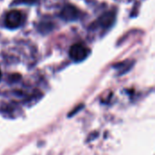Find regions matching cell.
<instances>
[{"label": "cell", "instance_id": "1", "mask_svg": "<svg viewBox=\"0 0 155 155\" xmlns=\"http://www.w3.org/2000/svg\"><path fill=\"white\" fill-rule=\"evenodd\" d=\"M89 54V49L82 44H74L71 46L69 51L70 57L75 62H81L84 60Z\"/></svg>", "mask_w": 155, "mask_h": 155}, {"label": "cell", "instance_id": "2", "mask_svg": "<svg viewBox=\"0 0 155 155\" xmlns=\"http://www.w3.org/2000/svg\"><path fill=\"white\" fill-rule=\"evenodd\" d=\"M23 23V15L18 10H11L5 16V25L8 28L14 29L19 27Z\"/></svg>", "mask_w": 155, "mask_h": 155}, {"label": "cell", "instance_id": "3", "mask_svg": "<svg viewBox=\"0 0 155 155\" xmlns=\"http://www.w3.org/2000/svg\"><path fill=\"white\" fill-rule=\"evenodd\" d=\"M61 18L65 21L72 22L77 20L81 16V12L73 5H66L60 13Z\"/></svg>", "mask_w": 155, "mask_h": 155}, {"label": "cell", "instance_id": "4", "mask_svg": "<svg viewBox=\"0 0 155 155\" xmlns=\"http://www.w3.org/2000/svg\"><path fill=\"white\" fill-rule=\"evenodd\" d=\"M115 20V14L112 11L104 13L103 15H101L98 19V24L104 27V28H109Z\"/></svg>", "mask_w": 155, "mask_h": 155}, {"label": "cell", "instance_id": "5", "mask_svg": "<svg viewBox=\"0 0 155 155\" xmlns=\"http://www.w3.org/2000/svg\"><path fill=\"white\" fill-rule=\"evenodd\" d=\"M37 0H17L18 3H25V4H28V5H32L35 4Z\"/></svg>", "mask_w": 155, "mask_h": 155}, {"label": "cell", "instance_id": "6", "mask_svg": "<svg viewBox=\"0 0 155 155\" xmlns=\"http://www.w3.org/2000/svg\"><path fill=\"white\" fill-rule=\"evenodd\" d=\"M1 76H2V73H1V70H0V79H1Z\"/></svg>", "mask_w": 155, "mask_h": 155}]
</instances>
